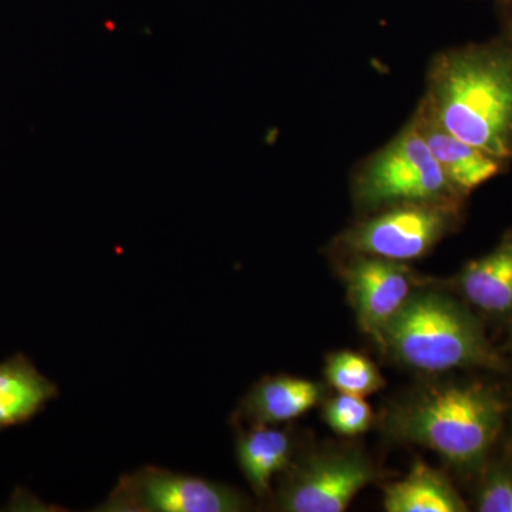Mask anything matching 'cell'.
I'll return each instance as SVG.
<instances>
[{
  "label": "cell",
  "instance_id": "obj_3",
  "mask_svg": "<svg viewBox=\"0 0 512 512\" xmlns=\"http://www.w3.org/2000/svg\"><path fill=\"white\" fill-rule=\"evenodd\" d=\"M379 343L397 362L420 372L503 367L480 322L439 292H414L383 330Z\"/></svg>",
  "mask_w": 512,
  "mask_h": 512
},
{
  "label": "cell",
  "instance_id": "obj_14",
  "mask_svg": "<svg viewBox=\"0 0 512 512\" xmlns=\"http://www.w3.org/2000/svg\"><path fill=\"white\" fill-rule=\"evenodd\" d=\"M389 512H463L466 504L446 476L426 464H414L406 478L386 488Z\"/></svg>",
  "mask_w": 512,
  "mask_h": 512
},
{
  "label": "cell",
  "instance_id": "obj_16",
  "mask_svg": "<svg viewBox=\"0 0 512 512\" xmlns=\"http://www.w3.org/2000/svg\"><path fill=\"white\" fill-rule=\"evenodd\" d=\"M325 420L330 429L342 436L365 433L372 424L373 413L365 397L340 393L325 406Z\"/></svg>",
  "mask_w": 512,
  "mask_h": 512
},
{
  "label": "cell",
  "instance_id": "obj_4",
  "mask_svg": "<svg viewBox=\"0 0 512 512\" xmlns=\"http://www.w3.org/2000/svg\"><path fill=\"white\" fill-rule=\"evenodd\" d=\"M461 197L412 119L367 158L353 178V200L365 211L427 202L460 204Z\"/></svg>",
  "mask_w": 512,
  "mask_h": 512
},
{
  "label": "cell",
  "instance_id": "obj_13",
  "mask_svg": "<svg viewBox=\"0 0 512 512\" xmlns=\"http://www.w3.org/2000/svg\"><path fill=\"white\" fill-rule=\"evenodd\" d=\"M468 301L485 312H512V234L490 254L470 262L458 276Z\"/></svg>",
  "mask_w": 512,
  "mask_h": 512
},
{
  "label": "cell",
  "instance_id": "obj_8",
  "mask_svg": "<svg viewBox=\"0 0 512 512\" xmlns=\"http://www.w3.org/2000/svg\"><path fill=\"white\" fill-rule=\"evenodd\" d=\"M343 278L360 328L379 342L390 320L414 293L412 272L402 262L353 255Z\"/></svg>",
  "mask_w": 512,
  "mask_h": 512
},
{
  "label": "cell",
  "instance_id": "obj_12",
  "mask_svg": "<svg viewBox=\"0 0 512 512\" xmlns=\"http://www.w3.org/2000/svg\"><path fill=\"white\" fill-rule=\"evenodd\" d=\"M293 450L288 431L271 426H252L251 430L239 431L235 440L237 463L256 497H271L272 480L291 466Z\"/></svg>",
  "mask_w": 512,
  "mask_h": 512
},
{
  "label": "cell",
  "instance_id": "obj_7",
  "mask_svg": "<svg viewBox=\"0 0 512 512\" xmlns=\"http://www.w3.org/2000/svg\"><path fill=\"white\" fill-rule=\"evenodd\" d=\"M373 478L375 468L359 451H323L289 471L276 505L286 512H342Z\"/></svg>",
  "mask_w": 512,
  "mask_h": 512
},
{
  "label": "cell",
  "instance_id": "obj_15",
  "mask_svg": "<svg viewBox=\"0 0 512 512\" xmlns=\"http://www.w3.org/2000/svg\"><path fill=\"white\" fill-rule=\"evenodd\" d=\"M326 377L340 393L365 397L383 389L384 379L375 363L355 352L335 353L326 363Z\"/></svg>",
  "mask_w": 512,
  "mask_h": 512
},
{
  "label": "cell",
  "instance_id": "obj_1",
  "mask_svg": "<svg viewBox=\"0 0 512 512\" xmlns=\"http://www.w3.org/2000/svg\"><path fill=\"white\" fill-rule=\"evenodd\" d=\"M417 109L471 146L512 160V46L494 42L441 53Z\"/></svg>",
  "mask_w": 512,
  "mask_h": 512
},
{
  "label": "cell",
  "instance_id": "obj_9",
  "mask_svg": "<svg viewBox=\"0 0 512 512\" xmlns=\"http://www.w3.org/2000/svg\"><path fill=\"white\" fill-rule=\"evenodd\" d=\"M412 120L441 171L463 197L487 183L503 168L505 161L448 133L419 109Z\"/></svg>",
  "mask_w": 512,
  "mask_h": 512
},
{
  "label": "cell",
  "instance_id": "obj_10",
  "mask_svg": "<svg viewBox=\"0 0 512 512\" xmlns=\"http://www.w3.org/2000/svg\"><path fill=\"white\" fill-rule=\"evenodd\" d=\"M322 387L312 380L288 375L259 380L242 399L237 419L251 426H275L298 419L318 404Z\"/></svg>",
  "mask_w": 512,
  "mask_h": 512
},
{
  "label": "cell",
  "instance_id": "obj_17",
  "mask_svg": "<svg viewBox=\"0 0 512 512\" xmlns=\"http://www.w3.org/2000/svg\"><path fill=\"white\" fill-rule=\"evenodd\" d=\"M477 510L512 512V467L500 464L488 471L478 493Z\"/></svg>",
  "mask_w": 512,
  "mask_h": 512
},
{
  "label": "cell",
  "instance_id": "obj_11",
  "mask_svg": "<svg viewBox=\"0 0 512 512\" xmlns=\"http://www.w3.org/2000/svg\"><path fill=\"white\" fill-rule=\"evenodd\" d=\"M59 396V387L22 353L0 362V430L32 420Z\"/></svg>",
  "mask_w": 512,
  "mask_h": 512
},
{
  "label": "cell",
  "instance_id": "obj_6",
  "mask_svg": "<svg viewBox=\"0 0 512 512\" xmlns=\"http://www.w3.org/2000/svg\"><path fill=\"white\" fill-rule=\"evenodd\" d=\"M458 204L427 202L384 208L357 222L338 239L352 255H369L390 261L419 259L446 237L457 222Z\"/></svg>",
  "mask_w": 512,
  "mask_h": 512
},
{
  "label": "cell",
  "instance_id": "obj_2",
  "mask_svg": "<svg viewBox=\"0 0 512 512\" xmlns=\"http://www.w3.org/2000/svg\"><path fill=\"white\" fill-rule=\"evenodd\" d=\"M505 403L483 384L431 387L394 407L387 419L397 439L436 451L448 463H483L503 427Z\"/></svg>",
  "mask_w": 512,
  "mask_h": 512
},
{
  "label": "cell",
  "instance_id": "obj_5",
  "mask_svg": "<svg viewBox=\"0 0 512 512\" xmlns=\"http://www.w3.org/2000/svg\"><path fill=\"white\" fill-rule=\"evenodd\" d=\"M252 510L247 495L207 478L146 466L123 474L100 512H242Z\"/></svg>",
  "mask_w": 512,
  "mask_h": 512
}]
</instances>
